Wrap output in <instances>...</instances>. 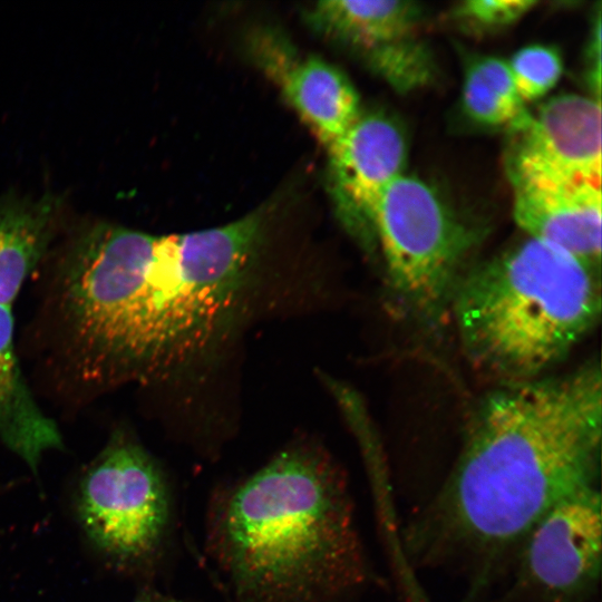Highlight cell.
I'll list each match as a JSON object with an SVG mask.
<instances>
[{"instance_id": "6da1fadb", "label": "cell", "mask_w": 602, "mask_h": 602, "mask_svg": "<svg viewBox=\"0 0 602 602\" xmlns=\"http://www.w3.org/2000/svg\"><path fill=\"white\" fill-rule=\"evenodd\" d=\"M265 224L260 207L187 234L108 223L85 231L58 287L67 346L85 380L165 379L211 348L245 294Z\"/></svg>"}, {"instance_id": "7a4b0ae2", "label": "cell", "mask_w": 602, "mask_h": 602, "mask_svg": "<svg viewBox=\"0 0 602 602\" xmlns=\"http://www.w3.org/2000/svg\"><path fill=\"white\" fill-rule=\"evenodd\" d=\"M601 437L599 362L504 383L482 401L447 477L406 526L409 561L462 571L475 599L550 508L598 487Z\"/></svg>"}, {"instance_id": "3957f363", "label": "cell", "mask_w": 602, "mask_h": 602, "mask_svg": "<svg viewBox=\"0 0 602 602\" xmlns=\"http://www.w3.org/2000/svg\"><path fill=\"white\" fill-rule=\"evenodd\" d=\"M204 551L230 602H357L372 582L347 475L313 443L215 486Z\"/></svg>"}, {"instance_id": "277c9868", "label": "cell", "mask_w": 602, "mask_h": 602, "mask_svg": "<svg viewBox=\"0 0 602 602\" xmlns=\"http://www.w3.org/2000/svg\"><path fill=\"white\" fill-rule=\"evenodd\" d=\"M598 271L528 236L462 276L449 305L470 361L504 383L538 378L598 321Z\"/></svg>"}, {"instance_id": "5b68a950", "label": "cell", "mask_w": 602, "mask_h": 602, "mask_svg": "<svg viewBox=\"0 0 602 602\" xmlns=\"http://www.w3.org/2000/svg\"><path fill=\"white\" fill-rule=\"evenodd\" d=\"M477 233L435 188L402 174L376 205L370 247L379 249L397 301L424 321H436L450 303Z\"/></svg>"}, {"instance_id": "8992f818", "label": "cell", "mask_w": 602, "mask_h": 602, "mask_svg": "<svg viewBox=\"0 0 602 602\" xmlns=\"http://www.w3.org/2000/svg\"><path fill=\"white\" fill-rule=\"evenodd\" d=\"M81 528L118 564L151 574L174 540L176 507L156 459L133 437L115 434L86 468L76 495Z\"/></svg>"}, {"instance_id": "52a82bcc", "label": "cell", "mask_w": 602, "mask_h": 602, "mask_svg": "<svg viewBox=\"0 0 602 602\" xmlns=\"http://www.w3.org/2000/svg\"><path fill=\"white\" fill-rule=\"evenodd\" d=\"M601 527L598 487L575 493L550 508L515 554L511 599L584 602L600 577Z\"/></svg>"}, {"instance_id": "ba28073f", "label": "cell", "mask_w": 602, "mask_h": 602, "mask_svg": "<svg viewBox=\"0 0 602 602\" xmlns=\"http://www.w3.org/2000/svg\"><path fill=\"white\" fill-rule=\"evenodd\" d=\"M305 19L319 35L358 51L398 91L433 79V57L420 36L424 9L414 1L324 0Z\"/></svg>"}, {"instance_id": "9c48e42d", "label": "cell", "mask_w": 602, "mask_h": 602, "mask_svg": "<svg viewBox=\"0 0 602 602\" xmlns=\"http://www.w3.org/2000/svg\"><path fill=\"white\" fill-rule=\"evenodd\" d=\"M509 176L533 175L601 182V104L565 94L543 103L509 129Z\"/></svg>"}, {"instance_id": "30bf717a", "label": "cell", "mask_w": 602, "mask_h": 602, "mask_svg": "<svg viewBox=\"0 0 602 602\" xmlns=\"http://www.w3.org/2000/svg\"><path fill=\"white\" fill-rule=\"evenodd\" d=\"M328 148V190L336 214L352 236L370 247L376 205L386 187L402 175L404 133L382 113L360 114Z\"/></svg>"}, {"instance_id": "8fae6325", "label": "cell", "mask_w": 602, "mask_h": 602, "mask_svg": "<svg viewBox=\"0 0 602 602\" xmlns=\"http://www.w3.org/2000/svg\"><path fill=\"white\" fill-rule=\"evenodd\" d=\"M513 214L530 237L554 244L598 268L601 259V182L509 176Z\"/></svg>"}, {"instance_id": "7c38bea8", "label": "cell", "mask_w": 602, "mask_h": 602, "mask_svg": "<svg viewBox=\"0 0 602 602\" xmlns=\"http://www.w3.org/2000/svg\"><path fill=\"white\" fill-rule=\"evenodd\" d=\"M299 116L328 147L359 117V96L349 78L317 56L290 57L272 74Z\"/></svg>"}, {"instance_id": "4fadbf2b", "label": "cell", "mask_w": 602, "mask_h": 602, "mask_svg": "<svg viewBox=\"0 0 602 602\" xmlns=\"http://www.w3.org/2000/svg\"><path fill=\"white\" fill-rule=\"evenodd\" d=\"M11 305L0 304V438L35 473L41 457L64 447L56 423L37 405L16 355Z\"/></svg>"}, {"instance_id": "5bb4252c", "label": "cell", "mask_w": 602, "mask_h": 602, "mask_svg": "<svg viewBox=\"0 0 602 602\" xmlns=\"http://www.w3.org/2000/svg\"><path fill=\"white\" fill-rule=\"evenodd\" d=\"M57 205L52 197L0 201V304L11 305L49 243Z\"/></svg>"}, {"instance_id": "9a60e30c", "label": "cell", "mask_w": 602, "mask_h": 602, "mask_svg": "<svg viewBox=\"0 0 602 602\" xmlns=\"http://www.w3.org/2000/svg\"><path fill=\"white\" fill-rule=\"evenodd\" d=\"M462 106L472 122L486 127L507 126L512 129L528 114L507 62L495 57H480L468 65Z\"/></svg>"}, {"instance_id": "2e32d148", "label": "cell", "mask_w": 602, "mask_h": 602, "mask_svg": "<svg viewBox=\"0 0 602 602\" xmlns=\"http://www.w3.org/2000/svg\"><path fill=\"white\" fill-rule=\"evenodd\" d=\"M507 65L516 91L523 101L535 100L546 95L556 85L563 70L559 51L544 45L520 49Z\"/></svg>"}, {"instance_id": "e0dca14e", "label": "cell", "mask_w": 602, "mask_h": 602, "mask_svg": "<svg viewBox=\"0 0 602 602\" xmlns=\"http://www.w3.org/2000/svg\"><path fill=\"white\" fill-rule=\"evenodd\" d=\"M535 4L534 0H467L457 3L450 17L468 31H493L511 26Z\"/></svg>"}, {"instance_id": "ac0fdd59", "label": "cell", "mask_w": 602, "mask_h": 602, "mask_svg": "<svg viewBox=\"0 0 602 602\" xmlns=\"http://www.w3.org/2000/svg\"><path fill=\"white\" fill-rule=\"evenodd\" d=\"M588 81L595 93V98L600 99L601 87V14L598 11L591 40L588 49Z\"/></svg>"}, {"instance_id": "d6986e66", "label": "cell", "mask_w": 602, "mask_h": 602, "mask_svg": "<svg viewBox=\"0 0 602 602\" xmlns=\"http://www.w3.org/2000/svg\"><path fill=\"white\" fill-rule=\"evenodd\" d=\"M134 602H185V601H182L172 596L162 595L158 593H148L135 600Z\"/></svg>"}]
</instances>
